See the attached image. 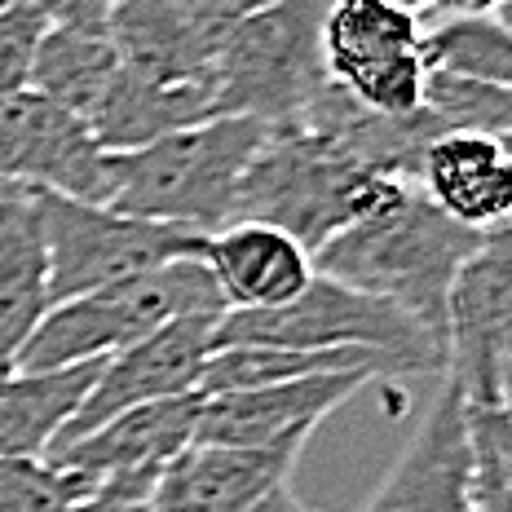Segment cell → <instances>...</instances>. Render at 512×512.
Returning a JSON list of instances; mask_svg holds the SVG:
<instances>
[{"instance_id":"cell-1","label":"cell","mask_w":512,"mask_h":512,"mask_svg":"<svg viewBox=\"0 0 512 512\" xmlns=\"http://www.w3.org/2000/svg\"><path fill=\"white\" fill-rule=\"evenodd\" d=\"M477 243L482 234L455 226L411 181H402L380 208H371L314 252V274L398 305L451 354V323H446L451 283L477 252Z\"/></svg>"},{"instance_id":"cell-2","label":"cell","mask_w":512,"mask_h":512,"mask_svg":"<svg viewBox=\"0 0 512 512\" xmlns=\"http://www.w3.org/2000/svg\"><path fill=\"white\" fill-rule=\"evenodd\" d=\"M265 137L270 124L261 120L212 115L142 151L106 155V208L124 217L173 221L199 234L230 226L239 181Z\"/></svg>"},{"instance_id":"cell-3","label":"cell","mask_w":512,"mask_h":512,"mask_svg":"<svg viewBox=\"0 0 512 512\" xmlns=\"http://www.w3.org/2000/svg\"><path fill=\"white\" fill-rule=\"evenodd\" d=\"M270 345L296 354H367L389 376H446L451 354L415 318L380 296L314 274L296 301L279 309H226L217 318V349Z\"/></svg>"},{"instance_id":"cell-4","label":"cell","mask_w":512,"mask_h":512,"mask_svg":"<svg viewBox=\"0 0 512 512\" xmlns=\"http://www.w3.org/2000/svg\"><path fill=\"white\" fill-rule=\"evenodd\" d=\"M398 186V177L371 173L332 137L305 128H270L265 146L239 181L230 221L274 226L314 256L340 230L380 208Z\"/></svg>"},{"instance_id":"cell-5","label":"cell","mask_w":512,"mask_h":512,"mask_svg":"<svg viewBox=\"0 0 512 512\" xmlns=\"http://www.w3.org/2000/svg\"><path fill=\"white\" fill-rule=\"evenodd\" d=\"M217 283H212L208 265L199 256H177L155 270L124 279L102 292L76 296L45 309L36 332L23 340L14 367L9 371H67L84 362H102L111 354L128 349L133 340L159 332L181 318H221Z\"/></svg>"},{"instance_id":"cell-6","label":"cell","mask_w":512,"mask_h":512,"mask_svg":"<svg viewBox=\"0 0 512 512\" xmlns=\"http://www.w3.org/2000/svg\"><path fill=\"white\" fill-rule=\"evenodd\" d=\"M332 0H274L252 14L212 58V115H248L287 128L332 84L323 62V18Z\"/></svg>"},{"instance_id":"cell-7","label":"cell","mask_w":512,"mask_h":512,"mask_svg":"<svg viewBox=\"0 0 512 512\" xmlns=\"http://www.w3.org/2000/svg\"><path fill=\"white\" fill-rule=\"evenodd\" d=\"M36 195L49 248V309L137 279L177 256H199V243H204L199 230L173 226V221L124 217L106 204H80V199L45 195V190Z\"/></svg>"},{"instance_id":"cell-8","label":"cell","mask_w":512,"mask_h":512,"mask_svg":"<svg viewBox=\"0 0 512 512\" xmlns=\"http://www.w3.org/2000/svg\"><path fill=\"white\" fill-rule=\"evenodd\" d=\"M323 62L336 89L376 115L424 111V18L398 0H332Z\"/></svg>"},{"instance_id":"cell-9","label":"cell","mask_w":512,"mask_h":512,"mask_svg":"<svg viewBox=\"0 0 512 512\" xmlns=\"http://www.w3.org/2000/svg\"><path fill=\"white\" fill-rule=\"evenodd\" d=\"M0 181L106 204V151L76 111L18 89L0 98Z\"/></svg>"},{"instance_id":"cell-10","label":"cell","mask_w":512,"mask_h":512,"mask_svg":"<svg viewBox=\"0 0 512 512\" xmlns=\"http://www.w3.org/2000/svg\"><path fill=\"white\" fill-rule=\"evenodd\" d=\"M217 349V318H181L159 332L133 340L128 349L111 354L98 367V380L84 393L80 411L67 420V429L58 433V446L76 442V437L102 429L106 420H115L120 411L151 407V402H168L181 393H195L199 371Z\"/></svg>"},{"instance_id":"cell-11","label":"cell","mask_w":512,"mask_h":512,"mask_svg":"<svg viewBox=\"0 0 512 512\" xmlns=\"http://www.w3.org/2000/svg\"><path fill=\"white\" fill-rule=\"evenodd\" d=\"M362 512H477L473 508V424L464 384L446 371L429 415Z\"/></svg>"},{"instance_id":"cell-12","label":"cell","mask_w":512,"mask_h":512,"mask_svg":"<svg viewBox=\"0 0 512 512\" xmlns=\"http://www.w3.org/2000/svg\"><path fill=\"white\" fill-rule=\"evenodd\" d=\"M367 371H323V376L270 384V389L226 393L208 398L199 411L195 446H279V442H309V433L336 407L371 384Z\"/></svg>"},{"instance_id":"cell-13","label":"cell","mask_w":512,"mask_h":512,"mask_svg":"<svg viewBox=\"0 0 512 512\" xmlns=\"http://www.w3.org/2000/svg\"><path fill=\"white\" fill-rule=\"evenodd\" d=\"M411 186L455 226L490 234L512 221V142L482 133H437L420 151Z\"/></svg>"},{"instance_id":"cell-14","label":"cell","mask_w":512,"mask_h":512,"mask_svg":"<svg viewBox=\"0 0 512 512\" xmlns=\"http://www.w3.org/2000/svg\"><path fill=\"white\" fill-rule=\"evenodd\" d=\"M199 411H204L199 393H181V398H168V402L120 411L102 429L49 451L45 460L76 468V473H89L98 482L102 477H164V468L181 451L195 446Z\"/></svg>"},{"instance_id":"cell-15","label":"cell","mask_w":512,"mask_h":512,"mask_svg":"<svg viewBox=\"0 0 512 512\" xmlns=\"http://www.w3.org/2000/svg\"><path fill=\"white\" fill-rule=\"evenodd\" d=\"M305 442L279 446H190L164 468L155 504L177 512H252L270 490L287 486Z\"/></svg>"},{"instance_id":"cell-16","label":"cell","mask_w":512,"mask_h":512,"mask_svg":"<svg viewBox=\"0 0 512 512\" xmlns=\"http://www.w3.org/2000/svg\"><path fill=\"white\" fill-rule=\"evenodd\" d=\"M512 305V221L482 234L477 252L451 283V376L464 384L468 407H495L490 389V332Z\"/></svg>"},{"instance_id":"cell-17","label":"cell","mask_w":512,"mask_h":512,"mask_svg":"<svg viewBox=\"0 0 512 512\" xmlns=\"http://www.w3.org/2000/svg\"><path fill=\"white\" fill-rule=\"evenodd\" d=\"M199 261L208 265L226 309H279L314 283V256L292 234L256 221H230L204 234Z\"/></svg>"},{"instance_id":"cell-18","label":"cell","mask_w":512,"mask_h":512,"mask_svg":"<svg viewBox=\"0 0 512 512\" xmlns=\"http://www.w3.org/2000/svg\"><path fill=\"white\" fill-rule=\"evenodd\" d=\"M106 40L124 76L155 89H212L217 102L212 53L181 18L177 0H115L106 9Z\"/></svg>"},{"instance_id":"cell-19","label":"cell","mask_w":512,"mask_h":512,"mask_svg":"<svg viewBox=\"0 0 512 512\" xmlns=\"http://www.w3.org/2000/svg\"><path fill=\"white\" fill-rule=\"evenodd\" d=\"M49 309V248L40 195L9 186L0 199V371L14 367L23 340Z\"/></svg>"},{"instance_id":"cell-20","label":"cell","mask_w":512,"mask_h":512,"mask_svg":"<svg viewBox=\"0 0 512 512\" xmlns=\"http://www.w3.org/2000/svg\"><path fill=\"white\" fill-rule=\"evenodd\" d=\"M102 362L67 371H0V464L45 460L67 420L80 411L84 393L93 389Z\"/></svg>"},{"instance_id":"cell-21","label":"cell","mask_w":512,"mask_h":512,"mask_svg":"<svg viewBox=\"0 0 512 512\" xmlns=\"http://www.w3.org/2000/svg\"><path fill=\"white\" fill-rule=\"evenodd\" d=\"M204 120H212V89H155L120 71L84 124L106 155H124Z\"/></svg>"},{"instance_id":"cell-22","label":"cell","mask_w":512,"mask_h":512,"mask_svg":"<svg viewBox=\"0 0 512 512\" xmlns=\"http://www.w3.org/2000/svg\"><path fill=\"white\" fill-rule=\"evenodd\" d=\"M115 76H120V58H115L106 31L49 27L36 49V62H31L27 89L89 120Z\"/></svg>"},{"instance_id":"cell-23","label":"cell","mask_w":512,"mask_h":512,"mask_svg":"<svg viewBox=\"0 0 512 512\" xmlns=\"http://www.w3.org/2000/svg\"><path fill=\"white\" fill-rule=\"evenodd\" d=\"M323 371H367V376L384 380V367L367 354H296V349H270V345H226L212 349V358L199 371L195 393L208 402V398H226V393L323 376Z\"/></svg>"},{"instance_id":"cell-24","label":"cell","mask_w":512,"mask_h":512,"mask_svg":"<svg viewBox=\"0 0 512 512\" xmlns=\"http://www.w3.org/2000/svg\"><path fill=\"white\" fill-rule=\"evenodd\" d=\"M424 62L429 71L512 89V27L499 23L495 9L442 18L424 27Z\"/></svg>"},{"instance_id":"cell-25","label":"cell","mask_w":512,"mask_h":512,"mask_svg":"<svg viewBox=\"0 0 512 512\" xmlns=\"http://www.w3.org/2000/svg\"><path fill=\"white\" fill-rule=\"evenodd\" d=\"M424 111L446 133H482V137L512 142V89H499V84L429 71V80H424Z\"/></svg>"},{"instance_id":"cell-26","label":"cell","mask_w":512,"mask_h":512,"mask_svg":"<svg viewBox=\"0 0 512 512\" xmlns=\"http://www.w3.org/2000/svg\"><path fill=\"white\" fill-rule=\"evenodd\" d=\"M98 495V477L49 460L0 464V512H76Z\"/></svg>"},{"instance_id":"cell-27","label":"cell","mask_w":512,"mask_h":512,"mask_svg":"<svg viewBox=\"0 0 512 512\" xmlns=\"http://www.w3.org/2000/svg\"><path fill=\"white\" fill-rule=\"evenodd\" d=\"M45 31H49V23L27 0H14L9 9H0V98L27 89L31 62H36V49H40V40H45Z\"/></svg>"},{"instance_id":"cell-28","label":"cell","mask_w":512,"mask_h":512,"mask_svg":"<svg viewBox=\"0 0 512 512\" xmlns=\"http://www.w3.org/2000/svg\"><path fill=\"white\" fill-rule=\"evenodd\" d=\"M265 5H274V0H177L181 18L190 23V31H195L199 45H204L212 58H217V49L226 45L252 14H261Z\"/></svg>"},{"instance_id":"cell-29","label":"cell","mask_w":512,"mask_h":512,"mask_svg":"<svg viewBox=\"0 0 512 512\" xmlns=\"http://www.w3.org/2000/svg\"><path fill=\"white\" fill-rule=\"evenodd\" d=\"M490 389H495V407L512 415V305L490 332Z\"/></svg>"},{"instance_id":"cell-30","label":"cell","mask_w":512,"mask_h":512,"mask_svg":"<svg viewBox=\"0 0 512 512\" xmlns=\"http://www.w3.org/2000/svg\"><path fill=\"white\" fill-rule=\"evenodd\" d=\"M49 27H84L106 31V5L102 0H27Z\"/></svg>"},{"instance_id":"cell-31","label":"cell","mask_w":512,"mask_h":512,"mask_svg":"<svg viewBox=\"0 0 512 512\" xmlns=\"http://www.w3.org/2000/svg\"><path fill=\"white\" fill-rule=\"evenodd\" d=\"M473 411L482 415L486 433L495 437L499 455H504V464H508V477H512V415H508V411H499V407H473Z\"/></svg>"},{"instance_id":"cell-32","label":"cell","mask_w":512,"mask_h":512,"mask_svg":"<svg viewBox=\"0 0 512 512\" xmlns=\"http://www.w3.org/2000/svg\"><path fill=\"white\" fill-rule=\"evenodd\" d=\"M499 0H420V18H460V14H486V9H495Z\"/></svg>"},{"instance_id":"cell-33","label":"cell","mask_w":512,"mask_h":512,"mask_svg":"<svg viewBox=\"0 0 512 512\" xmlns=\"http://www.w3.org/2000/svg\"><path fill=\"white\" fill-rule=\"evenodd\" d=\"M252 512H309V508L292 495V486H279V490H270V495H265Z\"/></svg>"},{"instance_id":"cell-34","label":"cell","mask_w":512,"mask_h":512,"mask_svg":"<svg viewBox=\"0 0 512 512\" xmlns=\"http://www.w3.org/2000/svg\"><path fill=\"white\" fill-rule=\"evenodd\" d=\"M495 18H499L504 27H512V0H499V5H495Z\"/></svg>"},{"instance_id":"cell-35","label":"cell","mask_w":512,"mask_h":512,"mask_svg":"<svg viewBox=\"0 0 512 512\" xmlns=\"http://www.w3.org/2000/svg\"><path fill=\"white\" fill-rule=\"evenodd\" d=\"M9 5H14V0H0V9H9Z\"/></svg>"},{"instance_id":"cell-36","label":"cell","mask_w":512,"mask_h":512,"mask_svg":"<svg viewBox=\"0 0 512 512\" xmlns=\"http://www.w3.org/2000/svg\"><path fill=\"white\" fill-rule=\"evenodd\" d=\"M5 190H9V186H5V181H0V199H5Z\"/></svg>"},{"instance_id":"cell-37","label":"cell","mask_w":512,"mask_h":512,"mask_svg":"<svg viewBox=\"0 0 512 512\" xmlns=\"http://www.w3.org/2000/svg\"><path fill=\"white\" fill-rule=\"evenodd\" d=\"M102 5H106V9H111V5H115V0H102Z\"/></svg>"}]
</instances>
